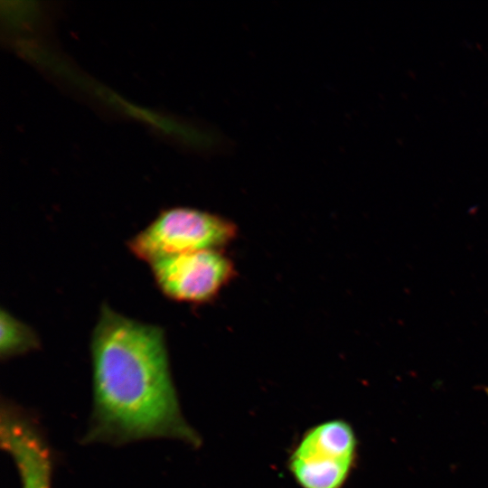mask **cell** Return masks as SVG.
Returning a JSON list of instances; mask_svg holds the SVG:
<instances>
[{
	"label": "cell",
	"instance_id": "1",
	"mask_svg": "<svg viewBox=\"0 0 488 488\" xmlns=\"http://www.w3.org/2000/svg\"><path fill=\"white\" fill-rule=\"evenodd\" d=\"M92 411L88 442L167 438L198 446L172 378L164 330L103 305L90 343Z\"/></svg>",
	"mask_w": 488,
	"mask_h": 488
},
{
	"label": "cell",
	"instance_id": "4",
	"mask_svg": "<svg viewBox=\"0 0 488 488\" xmlns=\"http://www.w3.org/2000/svg\"><path fill=\"white\" fill-rule=\"evenodd\" d=\"M149 266L157 287L166 297L190 304L211 300L234 274L232 262L218 249L170 256Z\"/></svg>",
	"mask_w": 488,
	"mask_h": 488
},
{
	"label": "cell",
	"instance_id": "2",
	"mask_svg": "<svg viewBox=\"0 0 488 488\" xmlns=\"http://www.w3.org/2000/svg\"><path fill=\"white\" fill-rule=\"evenodd\" d=\"M236 226L221 216L188 207L163 210L127 247L136 258L148 264L166 257L218 249L233 239Z\"/></svg>",
	"mask_w": 488,
	"mask_h": 488
},
{
	"label": "cell",
	"instance_id": "3",
	"mask_svg": "<svg viewBox=\"0 0 488 488\" xmlns=\"http://www.w3.org/2000/svg\"><path fill=\"white\" fill-rule=\"evenodd\" d=\"M352 427L336 418L306 430L288 457V470L301 488H343L355 464Z\"/></svg>",
	"mask_w": 488,
	"mask_h": 488
},
{
	"label": "cell",
	"instance_id": "5",
	"mask_svg": "<svg viewBox=\"0 0 488 488\" xmlns=\"http://www.w3.org/2000/svg\"><path fill=\"white\" fill-rule=\"evenodd\" d=\"M0 328L2 359L22 355L41 346L40 338L35 331L5 309H1Z\"/></svg>",
	"mask_w": 488,
	"mask_h": 488
}]
</instances>
